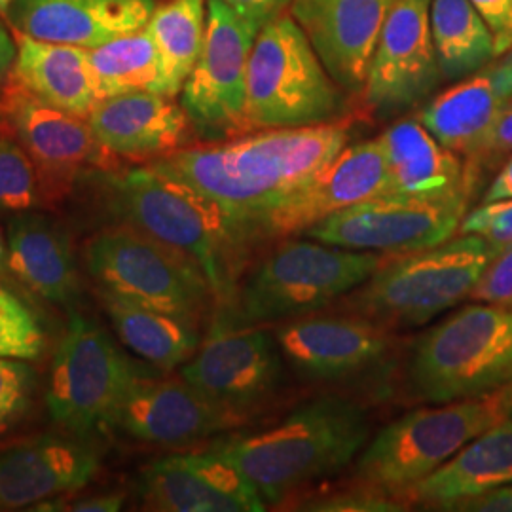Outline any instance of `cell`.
I'll return each mask as SVG.
<instances>
[{"mask_svg":"<svg viewBox=\"0 0 512 512\" xmlns=\"http://www.w3.org/2000/svg\"><path fill=\"white\" fill-rule=\"evenodd\" d=\"M346 124L256 129L236 139L184 147L150 162L219 205L262 245L258 228L348 145Z\"/></svg>","mask_w":512,"mask_h":512,"instance_id":"cell-1","label":"cell"},{"mask_svg":"<svg viewBox=\"0 0 512 512\" xmlns=\"http://www.w3.org/2000/svg\"><path fill=\"white\" fill-rule=\"evenodd\" d=\"M78 183L92 186L112 224L129 226L190 258L205 275L215 308L234 304L256 243L217 203L150 164L126 171L90 169Z\"/></svg>","mask_w":512,"mask_h":512,"instance_id":"cell-2","label":"cell"},{"mask_svg":"<svg viewBox=\"0 0 512 512\" xmlns=\"http://www.w3.org/2000/svg\"><path fill=\"white\" fill-rule=\"evenodd\" d=\"M368 435V416L359 404L325 395L266 431L222 440L213 450L238 467L266 505H275L348 467Z\"/></svg>","mask_w":512,"mask_h":512,"instance_id":"cell-3","label":"cell"},{"mask_svg":"<svg viewBox=\"0 0 512 512\" xmlns=\"http://www.w3.org/2000/svg\"><path fill=\"white\" fill-rule=\"evenodd\" d=\"M384 260V253L285 238L247 270L226 310L245 325L306 317L361 287Z\"/></svg>","mask_w":512,"mask_h":512,"instance_id":"cell-4","label":"cell"},{"mask_svg":"<svg viewBox=\"0 0 512 512\" xmlns=\"http://www.w3.org/2000/svg\"><path fill=\"white\" fill-rule=\"evenodd\" d=\"M497 249L475 234L385 262L351 291L346 311L387 329L420 327L469 298Z\"/></svg>","mask_w":512,"mask_h":512,"instance_id":"cell-5","label":"cell"},{"mask_svg":"<svg viewBox=\"0 0 512 512\" xmlns=\"http://www.w3.org/2000/svg\"><path fill=\"white\" fill-rule=\"evenodd\" d=\"M408 380L429 404L476 399L512 382V308L480 302L431 327L414 346Z\"/></svg>","mask_w":512,"mask_h":512,"instance_id":"cell-6","label":"cell"},{"mask_svg":"<svg viewBox=\"0 0 512 512\" xmlns=\"http://www.w3.org/2000/svg\"><path fill=\"white\" fill-rule=\"evenodd\" d=\"M342 105L340 86L291 14L260 27L247 67L253 131L336 122Z\"/></svg>","mask_w":512,"mask_h":512,"instance_id":"cell-7","label":"cell"},{"mask_svg":"<svg viewBox=\"0 0 512 512\" xmlns=\"http://www.w3.org/2000/svg\"><path fill=\"white\" fill-rule=\"evenodd\" d=\"M501 421H507L501 389L476 399L412 410L385 425L366 446L357 463V478L393 497L403 495Z\"/></svg>","mask_w":512,"mask_h":512,"instance_id":"cell-8","label":"cell"},{"mask_svg":"<svg viewBox=\"0 0 512 512\" xmlns=\"http://www.w3.org/2000/svg\"><path fill=\"white\" fill-rule=\"evenodd\" d=\"M84 260L99 291L200 323L215 298L202 270L183 253L122 226L95 234Z\"/></svg>","mask_w":512,"mask_h":512,"instance_id":"cell-9","label":"cell"},{"mask_svg":"<svg viewBox=\"0 0 512 512\" xmlns=\"http://www.w3.org/2000/svg\"><path fill=\"white\" fill-rule=\"evenodd\" d=\"M141 372L95 319L71 311L52 361L48 412L71 435H105L114 429L120 401Z\"/></svg>","mask_w":512,"mask_h":512,"instance_id":"cell-10","label":"cell"},{"mask_svg":"<svg viewBox=\"0 0 512 512\" xmlns=\"http://www.w3.org/2000/svg\"><path fill=\"white\" fill-rule=\"evenodd\" d=\"M260 25L241 18L222 0H207L202 54L181 90L194 135L219 143L251 133L247 67Z\"/></svg>","mask_w":512,"mask_h":512,"instance_id":"cell-11","label":"cell"},{"mask_svg":"<svg viewBox=\"0 0 512 512\" xmlns=\"http://www.w3.org/2000/svg\"><path fill=\"white\" fill-rule=\"evenodd\" d=\"M181 376L213 403L247 421L283 384V353L274 332L239 323L226 308H217L207 336L184 363Z\"/></svg>","mask_w":512,"mask_h":512,"instance_id":"cell-12","label":"cell"},{"mask_svg":"<svg viewBox=\"0 0 512 512\" xmlns=\"http://www.w3.org/2000/svg\"><path fill=\"white\" fill-rule=\"evenodd\" d=\"M0 114L37 167L44 203L67 196L90 169H118V158L99 143L88 118L55 109L14 76L2 84Z\"/></svg>","mask_w":512,"mask_h":512,"instance_id":"cell-13","label":"cell"},{"mask_svg":"<svg viewBox=\"0 0 512 512\" xmlns=\"http://www.w3.org/2000/svg\"><path fill=\"white\" fill-rule=\"evenodd\" d=\"M467 215V194L408 198L382 194L311 226L304 236L353 251L408 255L454 238Z\"/></svg>","mask_w":512,"mask_h":512,"instance_id":"cell-14","label":"cell"},{"mask_svg":"<svg viewBox=\"0 0 512 512\" xmlns=\"http://www.w3.org/2000/svg\"><path fill=\"white\" fill-rule=\"evenodd\" d=\"M431 0H397L366 74V103L382 116L418 107L444 80L431 33Z\"/></svg>","mask_w":512,"mask_h":512,"instance_id":"cell-15","label":"cell"},{"mask_svg":"<svg viewBox=\"0 0 512 512\" xmlns=\"http://www.w3.org/2000/svg\"><path fill=\"white\" fill-rule=\"evenodd\" d=\"M283 357L315 382H338L382 365L395 346L391 329L361 315L298 317L275 330Z\"/></svg>","mask_w":512,"mask_h":512,"instance_id":"cell-16","label":"cell"},{"mask_svg":"<svg viewBox=\"0 0 512 512\" xmlns=\"http://www.w3.org/2000/svg\"><path fill=\"white\" fill-rule=\"evenodd\" d=\"M243 423L183 376L158 380L145 372L133 378L114 416V429L160 446H186Z\"/></svg>","mask_w":512,"mask_h":512,"instance_id":"cell-17","label":"cell"},{"mask_svg":"<svg viewBox=\"0 0 512 512\" xmlns=\"http://www.w3.org/2000/svg\"><path fill=\"white\" fill-rule=\"evenodd\" d=\"M385 184L387 160L380 137L346 145L310 183L262 220L260 243L304 234L342 209L382 196Z\"/></svg>","mask_w":512,"mask_h":512,"instance_id":"cell-18","label":"cell"},{"mask_svg":"<svg viewBox=\"0 0 512 512\" xmlns=\"http://www.w3.org/2000/svg\"><path fill=\"white\" fill-rule=\"evenodd\" d=\"M141 497L150 511H266V501L253 484L213 448L150 463L141 475Z\"/></svg>","mask_w":512,"mask_h":512,"instance_id":"cell-19","label":"cell"},{"mask_svg":"<svg viewBox=\"0 0 512 512\" xmlns=\"http://www.w3.org/2000/svg\"><path fill=\"white\" fill-rule=\"evenodd\" d=\"M397 0H293L289 14L336 84L363 92L370 59Z\"/></svg>","mask_w":512,"mask_h":512,"instance_id":"cell-20","label":"cell"},{"mask_svg":"<svg viewBox=\"0 0 512 512\" xmlns=\"http://www.w3.org/2000/svg\"><path fill=\"white\" fill-rule=\"evenodd\" d=\"M101 454L92 439L40 435L0 450V511L35 509L92 482Z\"/></svg>","mask_w":512,"mask_h":512,"instance_id":"cell-21","label":"cell"},{"mask_svg":"<svg viewBox=\"0 0 512 512\" xmlns=\"http://www.w3.org/2000/svg\"><path fill=\"white\" fill-rule=\"evenodd\" d=\"M99 143L126 160L156 162L194 135L183 105L164 93L131 92L101 99L88 116Z\"/></svg>","mask_w":512,"mask_h":512,"instance_id":"cell-22","label":"cell"},{"mask_svg":"<svg viewBox=\"0 0 512 512\" xmlns=\"http://www.w3.org/2000/svg\"><path fill=\"white\" fill-rule=\"evenodd\" d=\"M154 0H12L8 23L29 37L95 48L143 31Z\"/></svg>","mask_w":512,"mask_h":512,"instance_id":"cell-23","label":"cell"},{"mask_svg":"<svg viewBox=\"0 0 512 512\" xmlns=\"http://www.w3.org/2000/svg\"><path fill=\"white\" fill-rule=\"evenodd\" d=\"M512 105V48L431 99L416 116L444 147L471 156Z\"/></svg>","mask_w":512,"mask_h":512,"instance_id":"cell-24","label":"cell"},{"mask_svg":"<svg viewBox=\"0 0 512 512\" xmlns=\"http://www.w3.org/2000/svg\"><path fill=\"white\" fill-rule=\"evenodd\" d=\"M6 270L19 283L54 304L80 294L73 241L59 220L37 211L12 215L6 224Z\"/></svg>","mask_w":512,"mask_h":512,"instance_id":"cell-25","label":"cell"},{"mask_svg":"<svg viewBox=\"0 0 512 512\" xmlns=\"http://www.w3.org/2000/svg\"><path fill=\"white\" fill-rule=\"evenodd\" d=\"M387 160L384 194L450 198L469 194L471 181L458 152L444 147L418 118H406L380 135Z\"/></svg>","mask_w":512,"mask_h":512,"instance_id":"cell-26","label":"cell"},{"mask_svg":"<svg viewBox=\"0 0 512 512\" xmlns=\"http://www.w3.org/2000/svg\"><path fill=\"white\" fill-rule=\"evenodd\" d=\"M512 484V421H501L463 446L433 475L414 484L401 497L452 511L461 501Z\"/></svg>","mask_w":512,"mask_h":512,"instance_id":"cell-27","label":"cell"},{"mask_svg":"<svg viewBox=\"0 0 512 512\" xmlns=\"http://www.w3.org/2000/svg\"><path fill=\"white\" fill-rule=\"evenodd\" d=\"M18 57L12 76L55 109L88 118L101 101L88 48L48 42L14 31Z\"/></svg>","mask_w":512,"mask_h":512,"instance_id":"cell-28","label":"cell"},{"mask_svg":"<svg viewBox=\"0 0 512 512\" xmlns=\"http://www.w3.org/2000/svg\"><path fill=\"white\" fill-rule=\"evenodd\" d=\"M101 294L103 308L120 342L160 370L183 366L200 348L198 325L167 311L154 310L116 294Z\"/></svg>","mask_w":512,"mask_h":512,"instance_id":"cell-29","label":"cell"},{"mask_svg":"<svg viewBox=\"0 0 512 512\" xmlns=\"http://www.w3.org/2000/svg\"><path fill=\"white\" fill-rule=\"evenodd\" d=\"M429 18L444 80H461L497 57L494 33L471 0H431Z\"/></svg>","mask_w":512,"mask_h":512,"instance_id":"cell-30","label":"cell"},{"mask_svg":"<svg viewBox=\"0 0 512 512\" xmlns=\"http://www.w3.org/2000/svg\"><path fill=\"white\" fill-rule=\"evenodd\" d=\"M207 29V0H169L156 6L147 31L156 44L162 86L160 93L177 97L202 54Z\"/></svg>","mask_w":512,"mask_h":512,"instance_id":"cell-31","label":"cell"},{"mask_svg":"<svg viewBox=\"0 0 512 512\" xmlns=\"http://www.w3.org/2000/svg\"><path fill=\"white\" fill-rule=\"evenodd\" d=\"M99 99L131 92L160 93L162 69L147 27L88 48Z\"/></svg>","mask_w":512,"mask_h":512,"instance_id":"cell-32","label":"cell"},{"mask_svg":"<svg viewBox=\"0 0 512 512\" xmlns=\"http://www.w3.org/2000/svg\"><path fill=\"white\" fill-rule=\"evenodd\" d=\"M44 205L37 167L25 148L0 131V215H18Z\"/></svg>","mask_w":512,"mask_h":512,"instance_id":"cell-33","label":"cell"},{"mask_svg":"<svg viewBox=\"0 0 512 512\" xmlns=\"http://www.w3.org/2000/svg\"><path fill=\"white\" fill-rule=\"evenodd\" d=\"M44 349L37 315L16 294L0 298V357L35 361Z\"/></svg>","mask_w":512,"mask_h":512,"instance_id":"cell-34","label":"cell"},{"mask_svg":"<svg viewBox=\"0 0 512 512\" xmlns=\"http://www.w3.org/2000/svg\"><path fill=\"white\" fill-rule=\"evenodd\" d=\"M35 387L37 374L27 361L0 357V431L27 412Z\"/></svg>","mask_w":512,"mask_h":512,"instance_id":"cell-35","label":"cell"},{"mask_svg":"<svg viewBox=\"0 0 512 512\" xmlns=\"http://www.w3.org/2000/svg\"><path fill=\"white\" fill-rule=\"evenodd\" d=\"M459 230L486 239L497 251L512 245V198L482 203L465 215Z\"/></svg>","mask_w":512,"mask_h":512,"instance_id":"cell-36","label":"cell"},{"mask_svg":"<svg viewBox=\"0 0 512 512\" xmlns=\"http://www.w3.org/2000/svg\"><path fill=\"white\" fill-rule=\"evenodd\" d=\"M304 511L319 512H395L404 511L403 503L397 497L385 494L382 490L365 486L359 490H348L342 494L317 497L304 501Z\"/></svg>","mask_w":512,"mask_h":512,"instance_id":"cell-37","label":"cell"},{"mask_svg":"<svg viewBox=\"0 0 512 512\" xmlns=\"http://www.w3.org/2000/svg\"><path fill=\"white\" fill-rule=\"evenodd\" d=\"M469 298L482 304L512 308V245L497 251Z\"/></svg>","mask_w":512,"mask_h":512,"instance_id":"cell-38","label":"cell"},{"mask_svg":"<svg viewBox=\"0 0 512 512\" xmlns=\"http://www.w3.org/2000/svg\"><path fill=\"white\" fill-rule=\"evenodd\" d=\"M507 156L509 158L512 156V105L495 120L494 126L484 135L480 145L467 160L469 165L478 164V162L494 164Z\"/></svg>","mask_w":512,"mask_h":512,"instance_id":"cell-39","label":"cell"},{"mask_svg":"<svg viewBox=\"0 0 512 512\" xmlns=\"http://www.w3.org/2000/svg\"><path fill=\"white\" fill-rule=\"evenodd\" d=\"M476 12L494 33L497 55L512 48V0H471Z\"/></svg>","mask_w":512,"mask_h":512,"instance_id":"cell-40","label":"cell"},{"mask_svg":"<svg viewBox=\"0 0 512 512\" xmlns=\"http://www.w3.org/2000/svg\"><path fill=\"white\" fill-rule=\"evenodd\" d=\"M124 501V494L88 495L78 499H59L57 495L40 503L33 511L116 512L124 507Z\"/></svg>","mask_w":512,"mask_h":512,"instance_id":"cell-41","label":"cell"},{"mask_svg":"<svg viewBox=\"0 0 512 512\" xmlns=\"http://www.w3.org/2000/svg\"><path fill=\"white\" fill-rule=\"evenodd\" d=\"M241 18L249 19L256 25H266L275 18L289 14L293 0H222Z\"/></svg>","mask_w":512,"mask_h":512,"instance_id":"cell-42","label":"cell"},{"mask_svg":"<svg viewBox=\"0 0 512 512\" xmlns=\"http://www.w3.org/2000/svg\"><path fill=\"white\" fill-rule=\"evenodd\" d=\"M452 511L512 512V484L494 492L461 501Z\"/></svg>","mask_w":512,"mask_h":512,"instance_id":"cell-43","label":"cell"},{"mask_svg":"<svg viewBox=\"0 0 512 512\" xmlns=\"http://www.w3.org/2000/svg\"><path fill=\"white\" fill-rule=\"evenodd\" d=\"M4 16L0 14V84H4L12 73L18 57V42L16 35L10 33Z\"/></svg>","mask_w":512,"mask_h":512,"instance_id":"cell-44","label":"cell"},{"mask_svg":"<svg viewBox=\"0 0 512 512\" xmlns=\"http://www.w3.org/2000/svg\"><path fill=\"white\" fill-rule=\"evenodd\" d=\"M512 198V156L499 169L495 175L494 181L488 186L482 203L497 202V200H507Z\"/></svg>","mask_w":512,"mask_h":512,"instance_id":"cell-45","label":"cell"},{"mask_svg":"<svg viewBox=\"0 0 512 512\" xmlns=\"http://www.w3.org/2000/svg\"><path fill=\"white\" fill-rule=\"evenodd\" d=\"M501 395H503V404H505L507 421H512V382L501 387Z\"/></svg>","mask_w":512,"mask_h":512,"instance_id":"cell-46","label":"cell"},{"mask_svg":"<svg viewBox=\"0 0 512 512\" xmlns=\"http://www.w3.org/2000/svg\"><path fill=\"white\" fill-rule=\"evenodd\" d=\"M6 270V236L0 232V274Z\"/></svg>","mask_w":512,"mask_h":512,"instance_id":"cell-47","label":"cell"},{"mask_svg":"<svg viewBox=\"0 0 512 512\" xmlns=\"http://www.w3.org/2000/svg\"><path fill=\"white\" fill-rule=\"evenodd\" d=\"M10 4L12 0H0V14L8 21V12H10Z\"/></svg>","mask_w":512,"mask_h":512,"instance_id":"cell-48","label":"cell"},{"mask_svg":"<svg viewBox=\"0 0 512 512\" xmlns=\"http://www.w3.org/2000/svg\"><path fill=\"white\" fill-rule=\"evenodd\" d=\"M6 294H10V291H8V289H4V287L0 285V298H2V296H6Z\"/></svg>","mask_w":512,"mask_h":512,"instance_id":"cell-49","label":"cell"},{"mask_svg":"<svg viewBox=\"0 0 512 512\" xmlns=\"http://www.w3.org/2000/svg\"><path fill=\"white\" fill-rule=\"evenodd\" d=\"M0 131H6V128H4V120H2V114H0Z\"/></svg>","mask_w":512,"mask_h":512,"instance_id":"cell-50","label":"cell"},{"mask_svg":"<svg viewBox=\"0 0 512 512\" xmlns=\"http://www.w3.org/2000/svg\"><path fill=\"white\" fill-rule=\"evenodd\" d=\"M0 97H2V84H0Z\"/></svg>","mask_w":512,"mask_h":512,"instance_id":"cell-51","label":"cell"}]
</instances>
